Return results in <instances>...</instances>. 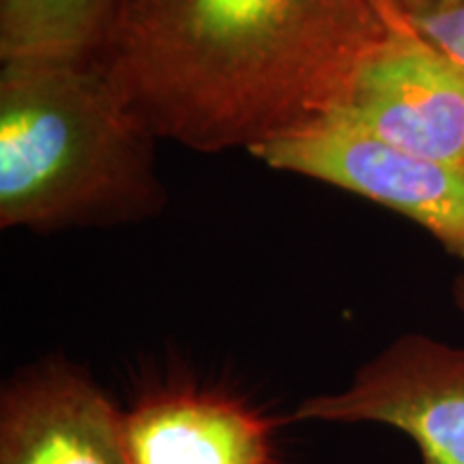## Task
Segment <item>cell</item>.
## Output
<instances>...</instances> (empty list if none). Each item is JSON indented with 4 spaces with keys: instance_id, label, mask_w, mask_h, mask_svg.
<instances>
[{
    "instance_id": "cell-2",
    "label": "cell",
    "mask_w": 464,
    "mask_h": 464,
    "mask_svg": "<svg viewBox=\"0 0 464 464\" xmlns=\"http://www.w3.org/2000/svg\"><path fill=\"white\" fill-rule=\"evenodd\" d=\"M155 140L97 56L3 63L0 226L48 235L160 216Z\"/></svg>"
},
{
    "instance_id": "cell-5",
    "label": "cell",
    "mask_w": 464,
    "mask_h": 464,
    "mask_svg": "<svg viewBox=\"0 0 464 464\" xmlns=\"http://www.w3.org/2000/svg\"><path fill=\"white\" fill-rule=\"evenodd\" d=\"M290 421L381 423L413 440L421 464H464V348L398 335L344 390L304 400Z\"/></svg>"
},
{
    "instance_id": "cell-4",
    "label": "cell",
    "mask_w": 464,
    "mask_h": 464,
    "mask_svg": "<svg viewBox=\"0 0 464 464\" xmlns=\"http://www.w3.org/2000/svg\"><path fill=\"white\" fill-rule=\"evenodd\" d=\"M385 31L338 112L421 160L464 168V69L382 0Z\"/></svg>"
},
{
    "instance_id": "cell-10",
    "label": "cell",
    "mask_w": 464,
    "mask_h": 464,
    "mask_svg": "<svg viewBox=\"0 0 464 464\" xmlns=\"http://www.w3.org/2000/svg\"><path fill=\"white\" fill-rule=\"evenodd\" d=\"M451 299H454L458 312L464 314V274L458 276L454 284H451Z\"/></svg>"
},
{
    "instance_id": "cell-3",
    "label": "cell",
    "mask_w": 464,
    "mask_h": 464,
    "mask_svg": "<svg viewBox=\"0 0 464 464\" xmlns=\"http://www.w3.org/2000/svg\"><path fill=\"white\" fill-rule=\"evenodd\" d=\"M252 155L274 170L392 208L464 263V168L392 147L340 112L312 121Z\"/></svg>"
},
{
    "instance_id": "cell-9",
    "label": "cell",
    "mask_w": 464,
    "mask_h": 464,
    "mask_svg": "<svg viewBox=\"0 0 464 464\" xmlns=\"http://www.w3.org/2000/svg\"><path fill=\"white\" fill-rule=\"evenodd\" d=\"M432 44L464 69V0H392Z\"/></svg>"
},
{
    "instance_id": "cell-8",
    "label": "cell",
    "mask_w": 464,
    "mask_h": 464,
    "mask_svg": "<svg viewBox=\"0 0 464 464\" xmlns=\"http://www.w3.org/2000/svg\"><path fill=\"white\" fill-rule=\"evenodd\" d=\"M119 0H0V61L100 54Z\"/></svg>"
},
{
    "instance_id": "cell-6",
    "label": "cell",
    "mask_w": 464,
    "mask_h": 464,
    "mask_svg": "<svg viewBox=\"0 0 464 464\" xmlns=\"http://www.w3.org/2000/svg\"><path fill=\"white\" fill-rule=\"evenodd\" d=\"M0 464H131L123 411L84 368L39 359L0 392Z\"/></svg>"
},
{
    "instance_id": "cell-7",
    "label": "cell",
    "mask_w": 464,
    "mask_h": 464,
    "mask_svg": "<svg viewBox=\"0 0 464 464\" xmlns=\"http://www.w3.org/2000/svg\"><path fill=\"white\" fill-rule=\"evenodd\" d=\"M131 464H277L276 421L213 390L168 387L123 411Z\"/></svg>"
},
{
    "instance_id": "cell-1",
    "label": "cell",
    "mask_w": 464,
    "mask_h": 464,
    "mask_svg": "<svg viewBox=\"0 0 464 464\" xmlns=\"http://www.w3.org/2000/svg\"><path fill=\"white\" fill-rule=\"evenodd\" d=\"M382 31V0H119L97 58L158 140L254 153L338 112Z\"/></svg>"
}]
</instances>
